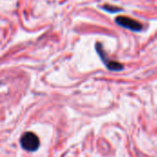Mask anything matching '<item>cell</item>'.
<instances>
[{
	"mask_svg": "<svg viewBox=\"0 0 157 157\" xmlns=\"http://www.w3.org/2000/svg\"><path fill=\"white\" fill-rule=\"evenodd\" d=\"M101 8L109 13L114 14V13H118V12H121L122 8L121 7H117L115 6H109V5H104L103 6H101Z\"/></svg>",
	"mask_w": 157,
	"mask_h": 157,
	"instance_id": "obj_4",
	"label": "cell"
},
{
	"mask_svg": "<svg viewBox=\"0 0 157 157\" xmlns=\"http://www.w3.org/2000/svg\"><path fill=\"white\" fill-rule=\"evenodd\" d=\"M96 50H97L99 57L101 58L102 62L105 63V65L108 67L109 70H110V71H121V70H123V65L121 63H118L116 61H110V60L108 59V57H107V55H106V53H105V52L103 50V47H102L101 43H99V42L97 43Z\"/></svg>",
	"mask_w": 157,
	"mask_h": 157,
	"instance_id": "obj_3",
	"label": "cell"
},
{
	"mask_svg": "<svg viewBox=\"0 0 157 157\" xmlns=\"http://www.w3.org/2000/svg\"><path fill=\"white\" fill-rule=\"evenodd\" d=\"M22 148L29 152H35L40 146L39 137L33 132H25L20 138Z\"/></svg>",
	"mask_w": 157,
	"mask_h": 157,
	"instance_id": "obj_1",
	"label": "cell"
},
{
	"mask_svg": "<svg viewBox=\"0 0 157 157\" xmlns=\"http://www.w3.org/2000/svg\"><path fill=\"white\" fill-rule=\"evenodd\" d=\"M115 22L118 25H120L121 27H123V28L130 29L132 31L139 32L143 29V25L139 21L132 19L131 17H128L119 16L115 18Z\"/></svg>",
	"mask_w": 157,
	"mask_h": 157,
	"instance_id": "obj_2",
	"label": "cell"
}]
</instances>
